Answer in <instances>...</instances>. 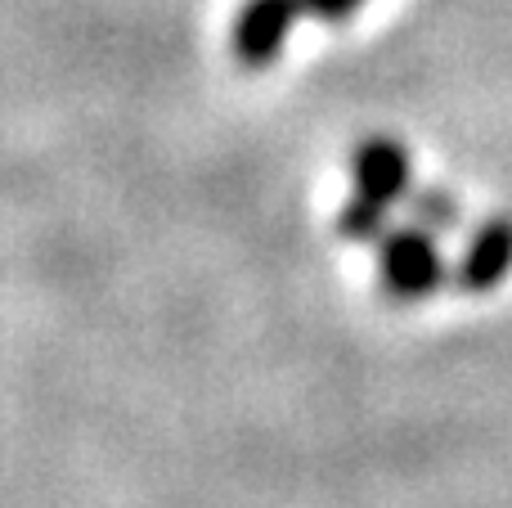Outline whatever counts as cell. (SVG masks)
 Segmentation results:
<instances>
[{"instance_id": "cell-1", "label": "cell", "mask_w": 512, "mask_h": 508, "mask_svg": "<svg viewBox=\"0 0 512 508\" xmlns=\"http://www.w3.org/2000/svg\"><path fill=\"white\" fill-rule=\"evenodd\" d=\"M378 248H382V284L400 302H418V297L436 293L445 284V275H450L432 230H418V225L387 230Z\"/></svg>"}, {"instance_id": "cell-2", "label": "cell", "mask_w": 512, "mask_h": 508, "mask_svg": "<svg viewBox=\"0 0 512 508\" xmlns=\"http://www.w3.org/2000/svg\"><path fill=\"white\" fill-rule=\"evenodd\" d=\"M351 176H355V194L373 198V203H400L409 198V180H414V167H409V153L400 140L391 135H373L355 149L351 158Z\"/></svg>"}, {"instance_id": "cell-3", "label": "cell", "mask_w": 512, "mask_h": 508, "mask_svg": "<svg viewBox=\"0 0 512 508\" xmlns=\"http://www.w3.org/2000/svg\"><path fill=\"white\" fill-rule=\"evenodd\" d=\"M512 270V216H490L472 230L468 248L459 257L454 284L463 293H490L504 284V275Z\"/></svg>"}, {"instance_id": "cell-4", "label": "cell", "mask_w": 512, "mask_h": 508, "mask_svg": "<svg viewBox=\"0 0 512 508\" xmlns=\"http://www.w3.org/2000/svg\"><path fill=\"white\" fill-rule=\"evenodd\" d=\"M297 14H306L301 0H248L239 9V23H234V50L248 68H265L274 63L288 27L297 23Z\"/></svg>"}, {"instance_id": "cell-5", "label": "cell", "mask_w": 512, "mask_h": 508, "mask_svg": "<svg viewBox=\"0 0 512 508\" xmlns=\"http://www.w3.org/2000/svg\"><path fill=\"white\" fill-rule=\"evenodd\" d=\"M387 203H373V198L355 194L351 203L342 207V216H337V230H342V239L351 243H382V234H387Z\"/></svg>"}, {"instance_id": "cell-6", "label": "cell", "mask_w": 512, "mask_h": 508, "mask_svg": "<svg viewBox=\"0 0 512 508\" xmlns=\"http://www.w3.org/2000/svg\"><path fill=\"white\" fill-rule=\"evenodd\" d=\"M409 207H414V225L418 230H454L459 225V198L445 194V189H418V194H409Z\"/></svg>"}, {"instance_id": "cell-7", "label": "cell", "mask_w": 512, "mask_h": 508, "mask_svg": "<svg viewBox=\"0 0 512 508\" xmlns=\"http://www.w3.org/2000/svg\"><path fill=\"white\" fill-rule=\"evenodd\" d=\"M306 5V14H319L328 18V23H342V18H351L355 9L364 5V0H301Z\"/></svg>"}]
</instances>
